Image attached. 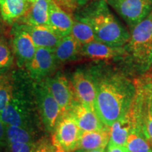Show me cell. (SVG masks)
Returning <instances> with one entry per match:
<instances>
[{"instance_id": "obj_27", "label": "cell", "mask_w": 152, "mask_h": 152, "mask_svg": "<svg viewBox=\"0 0 152 152\" xmlns=\"http://www.w3.org/2000/svg\"><path fill=\"white\" fill-rule=\"evenodd\" d=\"M12 63V56L9 47L0 42V68L8 67Z\"/></svg>"}, {"instance_id": "obj_22", "label": "cell", "mask_w": 152, "mask_h": 152, "mask_svg": "<svg viewBox=\"0 0 152 152\" xmlns=\"http://www.w3.org/2000/svg\"><path fill=\"white\" fill-rule=\"evenodd\" d=\"M71 35L81 45H85L96 40L90 25L85 20L75 18L73 21Z\"/></svg>"}, {"instance_id": "obj_29", "label": "cell", "mask_w": 152, "mask_h": 152, "mask_svg": "<svg viewBox=\"0 0 152 152\" xmlns=\"http://www.w3.org/2000/svg\"><path fill=\"white\" fill-rule=\"evenodd\" d=\"M7 144V135H6V129L5 125H4L1 118H0V151L6 147Z\"/></svg>"}, {"instance_id": "obj_5", "label": "cell", "mask_w": 152, "mask_h": 152, "mask_svg": "<svg viewBox=\"0 0 152 152\" xmlns=\"http://www.w3.org/2000/svg\"><path fill=\"white\" fill-rule=\"evenodd\" d=\"M136 94L129 112L132 130L143 135L152 147V77L135 80Z\"/></svg>"}, {"instance_id": "obj_23", "label": "cell", "mask_w": 152, "mask_h": 152, "mask_svg": "<svg viewBox=\"0 0 152 152\" xmlns=\"http://www.w3.org/2000/svg\"><path fill=\"white\" fill-rule=\"evenodd\" d=\"M7 143H34L35 133L28 129L14 125H5Z\"/></svg>"}, {"instance_id": "obj_25", "label": "cell", "mask_w": 152, "mask_h": 152, "mask_svg": "<svg viewBox=\"0 0 152 152\" xmlns=\"http://www.w3.org/2000/svg\"><path fill=\"white\" fill-rule=\"evenodd\" d=\"M14 90L12 79L9 75H0V113L10 102Z\"/></svg>"}, {"instance_id": "obj_20", "label": "cell", "mask_w": 152, "mask_h": 152, "mask_svg": "<svg viewBox=\"0 0 152 152\" xmlns=\"http://www.w3.org/2000/svg\"><path fill=\"white\" fill-rule=\"evenodd\" d=\"M52 0H31L26 21L30 26H48L49 9Z\"/></svg>"}, {"instance_id": "obj_7", "label": "cell", "mask_w": 152, "mask_h": 152, "mask_svg": "<svg viewBox=\"0 0 152 152\" xmlns=\"http://www.w3.org/2000/svg\"><path fill=\"white\" fill-rule=\"evenodd\" d=\"M122 18L130 30L152 12V0H106Z\"/></svg>"}, {"instance_id": "obj_2", "label": "cell", "mask_w": 152, "mask_h": 152, "mask_svg": "<svg viewBox=\"0 0 152 152\" xmlns=\"http://www.w3.org/2000/svg\"><path fill=\"white\" fill-rule=\"evenodd\" d=\"M75 18L88 23L96 41L112 47H123L130 33L110 10L106 0H94Z\"/></svg>"}, {"instance_id": "obj_30", "label": "cell", "mask_w": 152, "mask_h": 152, "mask_svg": "<svg viewBox=\"0 0 152 152\" xmlns=\"http://www.w3.org/2000/svg\"><path fill=\"white\" fill-rule=\"evenodd\" d=\"M107 152H129V151L126 147L117 145L109 142L107 145Z\"/></svg>"}, {"instance_id": "obj_24", "label": "cell", "mask_w": 152, "mask_h": 152, "mask_svg": "<svg viewBox=\"0 0 152 152\" xmlns=\"http://www.w3.org/2000/svg\"><path fill=\"white\" fill-rule=\"evenodd\" d=\"M125 147L129 152H152V147L147 139L132 130L129 134Z\"/></svg>"}, {"instance_id": "obj_18", "label": "cell", "mask_w": 152, "mask_h": 152, "mask_svg": "<svg viewBox=\"0 0 152 152\" xmlns=\"http://www.w3.org/2000/svg\"><path fill=\"white\" fill-rule=\"evenodd\" d=\"M31 0H0V12L8 23L18 20L26 16Z\"/></svg>"}, {"instance_id": "obj_1", "label": "cell", "mask_w": 152, "mask_h": 152, "mask_svg": "<svg viewBox=\"0 0 152 152\" xmlns=\"http://www.w3.org/2000/svg\"><path fill=\"white\" fill-rule=\"evenodd\" d=\"M96 89L94 110L106 126L129 113L136 94L135 80L125 68L106 62L99 63L89 70Z\"/></svg>"}, {"instance_id": "obj_10", "label": "cell", "mask_w": 152, "mask_h": 152, "mask_svg": "<svg viewBox=\"0 0 152 152\" xmlns=\"http://www.w3.org/2000/svg\"><path fill=\"white\" fill-rule=\"evenodd\" d=\"M71 84L77 102L95 111L96 89L89 71L80 69L75 71L72 76Z\"/></svg>"}, {"instance_id": "obj_3", "label": "cell", "mask_w": 152, "mask_h": 152, "mask_svg": "<svg viewBox=\"0 0 152 152\" xmlns=\"http://www.w3.org/2000/svg\"><path fill=\"white\" fill-rule=\"evenodd\" d=\"M126 54L124 67L130 72L144 74L152 68V12L131 30L130 39L124 46Z\"/></svg>"}, {"instance_id": "obj_6", "label": "cell", "mask_w": 152, "mask_h": 152, "mask_svg": "<svg viewBox=\"0 0 152 152\" xmlns=\"http://www.w3.org/2000/svg\"><path fill=\"white\" fill-rule=\"evenodd\" d=\"M33 91L42 124L45 130L53 133L61 116L59 106L45 82L39 81Z\"/></svg>"}, {"instance_id": "obj_32", "label": "cell", "mask_w": 152, "mask_h": 152, "mask_svg": "<svg viewBox=\"0 0 152 152\" xmlns=\"http://www.w3.org/2000/svg\"><path fill=\"white\" fill-rule=\"evenodd\" d=\"M90 0H76V2H77V7H83L87 3H88Z\"/></svg>"}, {"instance_id": "obj_17", "label": "cell", "mask_w": 152, "mask_h": 152, "mask_svg": "<svg viewBox=\"0 0 152 152\" xmlns=\"http://www.w3.org/2000/svg\"><path fill=\"white\" fill-rule=\"evenodd\" d=\"M110 140V129L97 131H82L76 150H95L105 149Z\"/></svg>"}, {"instance_id": "obj_34", "label": "cell", "mask_w": 152, "mask_h": 152, "mask_svg": "<svg viewBox=\"0 0 152 152\" xmlns=\"http://www.w3.org/2000/svg\"><path fill=\"white\" fill-rule=\"evenodd\" d=\"M151 77H152V73H151Z\"/></svg>"}, {"instance_id": "obj_26", "label": "cell", "mask_w": 152, "mask_h": 152, "mask_svg": "<svg viewBox=\"0 0 152 152\" xmlns=\"http://www.w3.org/2000/svg\"><path fill=\"white\" fill-rule=\"evenodd\" d=\"M30 152H54L52 142L47 138H42L34 142Z\"/></svg>"}, {"instance_id": "obj_21", "label": "cell", "mask_w": 152, "mask_h": 152, "mask_svg": "<svg viewBox=\"0 0 152 152\" xmlns=\"http://www.w3.org/2000/svg\"><path fill=\"white\" fill-rule=\"evenodd\" d=\"M110 129L109 142L120 146L126 145L127 140L132 130V123L128 114L123 118L115 121Z\"/></svg>"}, {"instance_id": "obj_8", "label": "cell", "mask_w": 152, "mask_h": 152, "mask_svg": "<svg viewBox=\"0 0 152 152\" xmlns=\"http://www.w3.org/2000/svg\"><path fill=\"white\" fill-rule=\"evenodd\" d=\"M82 130L70 114H63L53 132L52 142L68 152L76 151Z\"/></svg>"}, {"instance_id": "obj_31", "label": "cell", "mask_w": 152, "mask_h": 152, "mask_svg": "<svg viewBox=\"0 0 152 152\" xmlns=\"http://www.w3.org/2000/svg\"><path fill=\"white\" fill-rule=\"evenodd\" d=\"M52 144L54 147V152H68L66 151V150L63 149V148L61 147L60 145H58V144L54 143V142H52Z\"/></svg>"}, {"instance_id": "obj_19", "label": "cell", "mask_w": 152, "mask_h": 152, "mask_svg": "<svg viewBox=\"0 0 152 152\" xmlns=\"http://www.w3.org/2000/svg\"><path fill=\"white\" fill-rule=\"evenodd\" d=\"M82 45L71 35L62 37L54 54L58 63H66L75 59L80 55Z\"/></svg>"}, {"instance_id": "obj_16", "label": "cell", "mask_w": 152, "mask_h": 152, "mask_svg": "<svg viewBox=\"0 0 152 152\" xmlns=\"http://www.w3.org/2000/svg\"><path fill=\"white\" fill-rule=\"evenodd\" d=\"M14 47L19 64L27 66L35 56L37 47L30 35L22 28L15 34Z\"/></svg>"}, {"instance_id": "obj_33", "label": "cell", "mask_w": 152, "mask_h": 152, "mask_svg": "<svg viewBox=\"0 0 152 152\" xmlns=\"http://www.w3.org/2000/svg\"><path fill=\"white\" fill-rule=\"evenodd\" d=\"M79 152H106L105 149H95V150H88V151H85V150H79Z\"/></svg>"}, {"instance_id": "obj_4", "label": "cell", "mask_w": 152, "mask_h": 152, "mask_svg": "<svg viewBox=\"0 0 152 152\" xmlns=\"http://www.w3.org/2000/svg\"><path fill=\"white\" fill-rule=\"evenodd\" d=\"M0 118L4 125H14L36 132L41 122L36 104L35 94L14 90L12 97L0 113Z\"/></svg>"}, {"instance_id": "obj_12", "label": "cell", "mask_w": 152, "mask_h": 152, "mask_svg": "<svg viewBox=\"0 0 152 152\" xmlns=\"http://www.w3.org/2000/svg\"><path fill=\"white\" fill-rule=\"evenodd\" d=\"M126 52L123 47H112L106 44L94 41L82 45L81 56L96 61H108L110 60H123Z\"/></svg>"}, {"instance_id": "obj_28", "label": "cell", "mask_w": 152, "mask_h": 152, "mask_svg": "<svg viewBox=\"0 0 152 152\" xmlns=\"http://www.w3.org/2000/svg\"><path fill=\"white\" fill-rule=\"evenodd\" d=\"M34 144V143H33ZM33 144L14 142L7 143L9 152H30Z\"/></svg>"}, {"instance_id": "obj_14", "label": "cell", "mask_w": 152, "mask_h": 152, "mask_svg": "<svg viewBox=\"0 0 152 152\" xmlns=\"http://www.w3.org/2000/svg\"><path fill=\"white\" fill-rule=\"evenodd\" d=\"M74 20L71 15L64 11L54 0L49 9L48 26L61 37L71 35Z\"/></svg>"}, {"instance_id": "obj_9", "label": "cell", "mask_w": 152, "mask_h": 152, "mask_svg": "<svg viewBox=\"0 0 152 152\" xmlns=\"http://www.w3.org/2000/svg\"><path fill=\"white\" fill-rule=\"evenodd\" d=\"M45 83L59 106L61 115L69 111L77 102L71 83L64 75L57 74L52 77H48Z\"/></svg>"}, {"instance_id": "obj_11", "label": "cell", "mask_w": 152, "mask_h": 152, "mask_svg": "<svg viewBox=\"0 0 152 152\" xmlns=\"http://www.w3.org/2000/svg\"><path fill=\"white\" fill-rule=\"evenodd\" d=\"M56 62L53 51L37 48L33 58L27 66L28 73L32 79L39 82L54 71Z\"/></svg>"}, {"instance_id": "obj_13", "label": "cell", "mask_w": 152, "mask_h": 152, "mask_svg": "<svg viewBox=\"0 0 152 152\" xmlns=\"http://www.w3.org/2000/svg\"><path fill=\"white\" fill-rule=\"evenodd\" d=\"M67 113L75 120L82 131H97L107 128L94 111L78 102Z\"/></svg>"}, {"instance_id": "obj_15", "label": "cell", "mask_w": 152, "mask_h": 152, "mask_svg": "<svg viewBox=\"0 0 152 152\" xmlns=\"http://www.w3.org/2000/svg\"><path fill=\"white\" fill-rule=\"evenodd\" d=\"M21 28L30 35L37 48L48 49L54 52L62 38L49 26L26 25Z\"/></svg>"}]
</instances>
